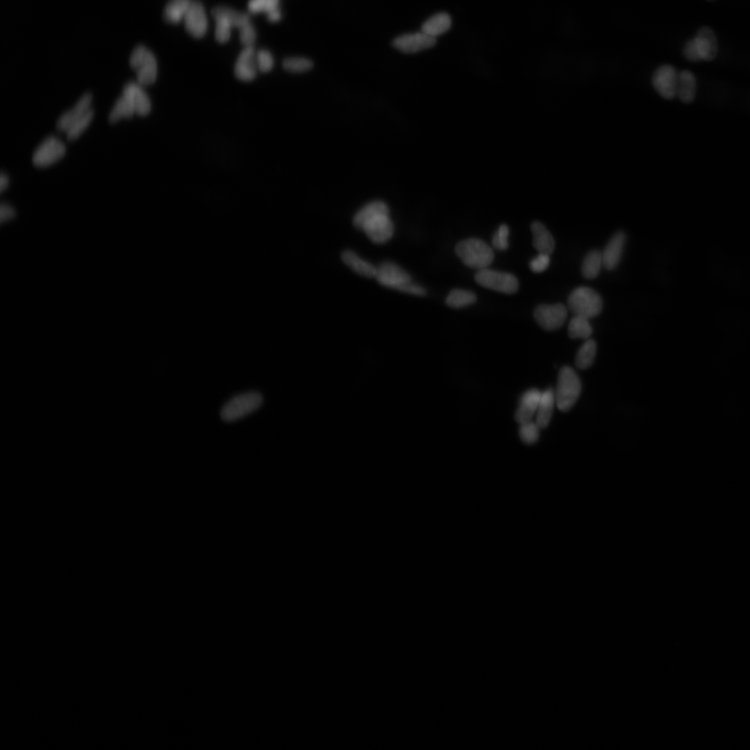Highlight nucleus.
<instances>
[{
  "label": "nucleus",
  "instance_id": "9",
  "mask_svg": "<svg viewBox=\"0 0 750 750\" xmlns=\"http://www.w3.org/2000/svg\"><path fill=\"white\" fill-rule=\"evenodd\" d=\"M65 153L64 144L58 138L49 136L35 149L32 160L35 166L46 167L60 160Z\"/></svg>",
  "mask_w": 750,
  "mask_h": 750
},
{
  "label": "nucleus",
  "instance_id": "5",
  "mask_svg": "<svg viewBox=\"0 0 750 750\" xmlns=\"http://www.w3.org/2000/svg\"><path fill=\"white\" fill-rule=\"evenodd\" d=\"M262 396L258 392H249L235 396L222 407L220 416L226 422L238 420L257 410L262 404Z\"/></svg>",
  "mask_w": 750,
  "mask_h": 750
},
{
  "label": "nucleus",
  "instance_id": "12",
  "mask_svg": "<svg viewBox=\"0 0 750 750\" xmlns=\"http://www.w3.org/2000/svg\"><path fill=\"white\" fill-rule=\"evenodd\" d=\"M183 22L187 32L194 38H201L206 33L208 19L204 7L199 0H192Z\"/></svg>",
  "mask_w": 750,
  "mask_h": 750
},
{
  "label": "nucleus",
  "instance_id": "8",
  "mask_svg": "<svg viewBox=\"0 0 750 750\" xmlns=\"http://www.w3.org/2000/svg\"><path fill=\"white\" fill-rule=\"evenodd\" d=\"M567 315V309L562 303L541 304L534 310L535 319L542 328L547 331H553L561 327Z\"/></svg>",
  "mask_w": 750,
  "mask_h": 750
},
{
  "label": "nucleus",
  "instance_id": "30",
  "mask_svg": "<svg viewBox=\"0 0 750 750\" xmlns=\"http://www.w3.org/2000/svg\"><path fill=\"white\" fill-rule=\"evenodd\" d=\"M597 351L594 340L587 339L578 349L575 359L576 365L581 369H585L592 364Z\"/></svg>",
  "mask_w": 750,
  "mask_h": 750
},
{
  "label": "nucleus",
  "instance_id": "38",
  "mask_svg": "<svg viewBox=\"0 0 750 750\" xmlns=\"http://www.w3.org/2000/svg\"><path fill=\"white\" fill-rule=\"evenodd\" d=\"M508 235L509 228L508 226L501 224L492 235V246L498 250H506L508 247Z\"/></svg>",
  "mask_w": 750,
  "mask_h": 750
},
{
  "label": "nucleus",
  "instance_id": "40",
  "mask_svg": "<svg viewBox=\"0 0 750 750\" xmlns=\"http://www.w3.org/2000/svg\"><path fill=\"white\" fill-rule=\"evenodd\" d=\"M240 40L244 47L253 46L256 41V33L251 22H249L240 29Z\"/></svg>",
  "mask_w": 750,
  "mask_h": 750
},
{
  "label": "nucleus",
  "instance_id": "4",
  "mask_svg": "<svg viewBox=\"0 0 750 750\" xmlns=\"http://www.w3.org/2000/svg\"><path fill=\"white\" fill-rule=\"evenodd\" d=\"M602 299L594 290L585 286L574 289L569 295L567 306L574 314L590 319L597 316L602 309Z\"/></svg>",
  "mask_w": 750,
  "mask_h": 750
},
{
  "label": "nucleus",
  "instance_id": "34",
  "mask_svg": "<svg viewBox=\"0 0 750 750\" xmlns=\"http://www.w3.org/2000/svg\"><path fill=\"white\" fill-rule=\"evenodd\" d=\"M313 66L311 60L303 57H289L283 61V67L287 71L301 73L310 70Z\"/></svg>",
  "mask_w": 750,
  "mask_h": 750
},
{
  "label": "nucleus",
  "instance_id": "21",
  "mask_svg": "<svg viewBox=\"0 0 750 750\" xmlns=\"http://www.w3.org/2000/svg\"><path fill=\"white\" fill-rule=\"evenodd\" d=\"M696 78L689 70H682L678 73L676 96L681 101L688 103L692 102L696 94Z\"/></svg>",
  "mask_w": 750,
  "mask_h": 750
},
{
  "label": "nucleus",
  "instance_id": "41",
  "mask_svg": "<svg viewBox=\"0 0 750 750\" xmlns=\"http://www.w3.org/2000/svg\"><path fill=\"white\" fill-rule=\"evenodd\" d=\"M550 255L539 253V254L533 258L529 262V267L531 270L535 273H540L544 271L549 266L550 262Z\"/></svg>",
  "mask_w": 750,
  "mask_h": 750
},
{
  "label": "nucleus",
  "instance_id": "18",
  "mask_svg": "<svg viewBox=\"0 0 750 750\" xmlns=\"http://www.w3.org/2000/svg\"><path fill=\"white\" fill-rule=\"evenodd\" d=\"M625 240V235L622 231L617 232L610 239L601 252L603 266L606 269L611 270L617 267L622 254Z\"/></svg>",
  "mask_w": 750,
  "mask_h": 750
},
{
  "label": "nucleus",
  "instance_id": "17",
  "mask_svg": "<svg viewBox=\"0 0 750 750\" xmlns=\"http://www.w3.org/2000/svg\"><path fill=\"white\" fill-rule=\"evenodd\" d=\"M92 99L91 93L84 94L72 109L60 117L56 123V129L59 131H67L89 110Z\"/></svg>",
  "mask_w": 750,
  "mask_h": 750
},
{
  "label": "nucleus",
  "instance_id": "19",
  "mask_svg": "<svg viewBox=\"0 0 750 750\" xmlns=\"http://www.w3.org/2000/svg\"><path fill=\"white\" fill-rule=\"evenodd\" d=\"M123 95L129 101L138 115H146L150 112L149 98L140 85L133 82L128 83L124 87Z\"/></svg>",
  "mask_w": 750,
  "mask_h": 750
},
{
  "label": "nucleus",
  "instance_id": "15",
  "mask_svg": "<svg viewBox=\"0 0 750 750\" xmlns=\"http://www.w3.org/2000/svg\"><path fill=\"white\" fill-rule=\"evenodd\" d=\"M258 69L256 52L253 46L244 47L235 64V76L240 80L249 81L256 77Z\"/></svg>",
  "mask_w": 750,
  "mask_h": 750
},
{
  "label": "nucleus",
  "instance_id": "42",
  "mask_svg": "<svg viewBox=\"0 0 750 750\" xmlns=\"http://www.w3.org/2000/svg\"><path fill=\"white\" fill-rule=\"evenodd\" d=\"M399 290L404 292L419 296H424L426 293L424 288L418 285L413 284L411 282L403 285Z\"/></svg>",
  "mask_w": 750,
  "mask_h": 750
},
{
  "label": "nucleus",
  "instance_id": "13",
  "mask_svg": "<svg viewBox=\"0 0 750 750\" xmlns=\"http://www.w3.org/2000/svg\"><path fill=\"white\" fill-rule=\"evenodd\" d=\"M436 43V38H433L425 33L416 32L407 33L396 38L392 45L405 53H414L433 47Z\"/></svg>",
  "mask_w": 750,
  "mask_h": 750
},
{
  "label": "nucleus",
  "instance_id": "11",
  "mask_svg": "<svg viewBox=\"0 0 750 750\" xmlns=\"http://www.w3.org/2000/svg\"><path fill=\"white\" fill-rule=\"evenodd\" d=\"M678 72L668 64L662 65L654 72L652 85L662 98L671 99L676 96Z\"/></svg>",
  "mask_w": 750,
  "mask_h": 750
},
{
  "label": "nucleus",
  "instance_id": "22",
  "mask_svg": "<svg viewBox=\"0 0 750 750\" xmlns=\"http://www.w3.org/2000/svg\"><path fill=\"white\" fill-rule=\"evenodd\" d=\"M555 403V393L552 389L542 392L535 419L540 428L547 427L549 424Z\"/></svg>",
  "mask_w": 750,
  "mask_h": 750
},
{
  "label": "nucleus",
  "instance_id": "44",
  "mask_svg": "<svg viewBox=\"0 0 750 750\" xmlns=\"http://www.w3.org/2000/svg\"><path fill=\"white\" fill-rule=\"evenodd\" d=\"M267 19L271 22H277L281 19V12L279 8H277L266 14Z\"/></svg>",
  "mask_w": 750,
  "mask_h": 750
},
{
  "label": "nucleus",
  "instance_id": "33",
  "mask_svg": "<svg viewBox=\"0 0 750 750\" xmlns=\"http://www.w3.org/2000/svg\"><path fill=\"white\" fill-rule=\"evenodd\" d=\"M215 20V36L216 40L219 43L226 42L231 34V29L233 27L230 21L224 15H212Z\"/></svg>",
  "mask_w": 750,
  "mask_h": 750
},
{
  "label": "nucleus",
  "instance_id": "36",
  "mask_svg": "<svg viewBox=\"0 0 750 750\" xmlns=\"http://www.w3.org/2000/svg\"><path fill=\"white\" fill-rule=\"evenodd\" d=\"M94 116V110L89 109L80 119H78L67 131L68 140L76 139L90 124Z\"/></svg>",
  "mask_w": 750,
  "mask_h": 750
},
{
  "label": "nucleus",
  "instance_id": "2",
  "mask_svg": "<svg viewBox=\"0 0 750 750\" xmlns=\"http://www.w3.org/2000/svg\"><path fill=\"white\" fill-rule=\"evenodd\" d=\"M718 45L714 31L708 26L700 28L696 36L688 40L683 47V55L692 62L713 60L717 53Z\"/></svg>",
  "mask_w": 750,
  "mask_h": 750
},
{
  "label": "nucleus",
  "instance_id": "6",
  "mask_svg": "<svg viewBox=\"0 0 750 750\" xmlns=\"http://www.w3.org/2000/svg\"><path fill=\"white\" fill-rule=\"evenodd\" d=\"M129 63L135 71L138 81L142 85L153 83L157 76V62L153 53L143 45L133 50Z\"/></svg>",
  "mask_w": 750,
  "mask_h": 750
},
{
  "label": "nucleus",
  "instance_id": "14",
  "mask_svg": "<svg viewBox=\"0 0 750 750\" xmlns=\"http://www.w3.org/2000/svg\"><path fill=\"white\" fill-rule=\"evenodd\" d=\"M376 277L381 284L398 290L411 282V277L406 271L390 262H383L376 269Z\"/></svg>",
  "mask_w": 750,
  "mask_h": 750
},
{
  "label": "nucleus",
  "instance_id": "29",
  "mask_svg": "<svg viewBox=\"0 0 750 750\" xmlns=\"http://www.w3.org/2000/svg\"><path fill=\"white\" fill-rule=\"evenodd\" d=\"M592 332L589 319L574 315L568 326V334L571 338L588 339Z\"/></svg>",
  "mask_w": 750,
  "mask_h": 750
},
{
  "label": "nucleus",
  "instance_id": "43",
  "mask_svg": "<svg viewBox=\"0 0 750 750\" xmlns=\"http://www.w3.org/2000/svg\"><path fill=\"white\" fill-rule=\"evenodd\" d=\"M16 215L15 210L8 204H1L0 208L1 222L7 221Z\"/></svg>",
  "mask_w": 750,
  "mask_h": 750
},
{
  "label": "nucleus",
  "instance_id": "32",
  "mask_svg": "<svg viewBox=\"0 0 750 750\" xmlns=\"http://www.w3.org/2000/svg\"><path fill=\"white\" fill-rule=\"evenodd\" d=\"M135 113L134 108L129 101L122 95L115 102L109 116L108 121L113 124L122 118H131Z\"/></svg>",
  "mask_w": 750,
  "mask_h": 750
},
{
  "label": "nucleus",
  "instance_id": "20",
  "mask_svg": "<svg viewBox=\"0 0 750 750\" xmlns=\"http://www.w3.org/2000/svg\"><path fill=\"white\" fill-rule=\"evenodd\" d=\"M533 234V245L539 253L550 255L554 250L555 242L553 236L546 227L540 222H534L531 225Z\"/></svg>",
  "mask_w": 750,
  "mask_h": 750
},
{
  "label": "nucleus",
  "instance_id": "24",
  "mask_svg": "<svg viewBox=\"0 0 750 750\" xmlns=\"http://www.w3.org/2000/svg\"><path fill=\"white\" fill-rule=\"evenodd\" d=\"M342 259L353 270L365 277L376 276V269L370 263L362 260L354 252L347 250L342 254Z\"/></svg>",
  "mask_w": 750,
  "mask_h": 750
},
{
  "label": "nucleus",
  "instance_id": "25",
  "mask_svg": "<svg viewBox=\"0 0 750 750\" xmlns=\"http://www.w3.org/2000/svg\"><path fill=\"white\" fill-rule=\"evenodd\" d=\"M192 0H169L163 10V19L166 22L178 24L183 20Z\"/></svg>",
  "mask_w": 750,
  "mask_h": 750
},
{
  "label": "nucleus",
  "instance_id": "1",
  "mask_svg": "<svg viewBox=\"0 0 750 750\" xmlns=\"http://www.w3.org/2000/svg\"><path fill=\"white\" fill-rule=\"evenodd\" d=\"M455 251L465 265L479 270L488 268L494 259L492 249L478 238H468L459 242Z\"/></svg>",
  "mask_w": 750,
  "mask_h": 750
},
{
  "label": "nucleus",
  "instance_id": "45",
  "mask_svg": "<svg viewBox=\"0 0 750 750\" xmlns=\"http://www.w3.org/2000/svg\"><path fill=\"white\" fill-rule=\"evenodd\" d=\"M8 185V178L6 174L1 173L0 176V191L2 192Z\"/></svg>",
  "mask_w": 750,
  "mask_h": 750
},
{
  "label": "nucleus",
  "instance_id": "10",
  "mask_svg": "<svg viewBox=\"0 0 750 750\" xmlns=\"http://www.w3.org/2000/svg\"><path fill=\"white\" fill-rule=\"evenodd\" d=\"M360 229L374 243L383 244L392 236L394 225L389 218V214L381 213L367 219Z\"/></svg>",
  "mask_w": 750,
  "mask_h": 750
},
{
  "label": "nucleus",
  "instance_id": "27",
  "mask_svg": "<svg viewBox=\"0 0 750 750\" xmlns=\"http://www.w3.org/2000/svg\"><path fill=\"white\" fill-rule=\"evenodd\" d=\"M217 14L226 17L233 27L238 29L251 22L250 16L247 12H240L226 6H217L213 8L212 15Z\"/></svg>",
  "mask_w": 750,
  "mask_h": 750
},
{
  "label": "nucleus",
  "instance_id": "28",
  "mask_svg": "<svg viewBox=\"0 0 750 750\" xmlns=\"http://www.w3.org/2000/svg\"><path fill=\"white\" fill-rule=\"evenodd\" d=\"M601 266H603L601 252L592 250L583 259L581 267L582 274L586 278H594L599 274Z\"/></svg>",
  "mask_w": 750,
  "mask_h": 750
},
{
  "label": "nucleus",
  "instance_id": "31",
  "mask_svg": "<svg viewBox=\"0 0 750 750\" xmlns=\"http://www.w3.org/2000/svg\"><path fill=\"white\" fill-rule=\"evenodd\" d=\"M476 301V294L469 290L453 289L446 298V303L453 308H460L474 303Z\"/></svg>",
  "mask_w": 750,
  "mask_h": 750
},
{
  "label": "nucleus",
  "instance_id": "26",
  "mask_svg": "<svg viewBox=\"0 0 750 750\" xmlns=\"http://www.w3.org/2000/svg\"><path fill=\"white\" fill-rule=\"evenodd\" d=\"M381 213L389 214L388 206L381 201H372L356 212L353 217V223L356 228L360 229L367 219Z\"/></svg>",
  "mask_w": 750,
  "mask_h": 750
},
{
  "label": "nucleus",
  "instance_id": "46",
  "mask_svg": "<svg viewBox=\"0 0 750 750\" xmlns=\"http://www.w3.org/2000/svg\"><path fill=\"white\" fill-rule=\"evenodd\" d=\"M708 1H714V0H708Z\"/></svg>",
  "mask_w": 750,
  "mask_h": 750
},
{
  "label": "nucleus",
  "instance_id": "7",
  "mask_svg": "<svg viewBox=\"0 0 750 750\" xmlns=\"http://www.w3.org/2000/svg\"><path fill=\"white\" fill-rule=\"evenodd\" d=\"M474 278L481 286L502 293L513 294L518 289L517 278L510 273L485 268L478 270Z\"/></svg>",
  "mask_w": 750,
  "mask_h": 750
},
{
  "label": "nucleus",
  "instance_id": "16",
  "mask_svg": "<svg viewBox=\"0 0 750 750\" xmlns=\"http://www.w3.org/2000/svg\"><path fill=\"white\" fill-rule=\"evenodd\" d=\"M542 392L535 388L526 391L521 397L515 418L519 424L531 421L536 414Z\"/></svg>",
  "mask_w": 750,
  "mask_h": 750
},
{
  "label": "nucleus",
  "instance_id": "35",
  "mask_svg": "<svg viewBox=\"0 0 750 750\" xmlns=\"http://www.w3.org/2000/svg\"><path fill=\"white\" fill-rule=\"evenodd\" d=\"M520 439L527 444H534L539 438L540 427L535 422L528 421L519 424Z\"/></svg>",
  "mask_w": 750,
  "mask_h": 750
},
{
  "label": "nucleus",
  "instance_id": "23",
  "mask_svg": "<svg viewBox=\"0 0 750 750\" xmlns=\"http://www.w3.org/2000/svg\"><path fill=\"white\" fill-rule=\"evenodd\" d=\"M451 26V18L450 15L446 12H440L426 20L422 26L421 31L436 38L449 31Z\"/></svg>",
  "mask_w": 750,
  "mask_h": 750
},
{
  "label": "nucleus",
  "instance_id": "39",
  "mask_svg": "<svg viewBox=\"0 0 750 750\" xmlns=\"http://www.w3.org/2000/svg\"><path fill=\"white\" fill-rule=\"evenodd\" d=\"M258 68L262 72H267L274 66V58L271 53L266 49H260L256 52Z\"/></svg>",
  "mask_w": 750,
  "mask_h": 750
},
{
  "label": "nucleus",
  "instance_id": "37",
  "mask_svg": "<svg viewBox=\"0 0 750 750\" xmlns=\"http://www.w3.org/2000/svg\"><path fill=\"white\" fill-rule=\"evenodd\" d=\"M279 1L280 0H249L247 8L248 10L253 14L260 12L267 14L279 8Z\"/></svg>",
  "mask_w": 750,
  "mask_h": 750
},
{
  "label": "nucleus",
  "instance_id": "3",
  "mask_svg": "<svg viewBox=\"0 0 750 750\" xmlns=\"http://www.w3.org/2000/svg\"><path fill=\"white\" fill-rule=\"evenodd\" d=\"M581 391V383L576 372L569 366L563 367L558 374L555 393L556 404L561 411H568L577 401Z\"/></svg>",
  "mask_w": 750,
  "mask_h": 750
}]
</instances>
